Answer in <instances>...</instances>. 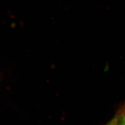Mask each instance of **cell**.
I'll return each instance as SVG.
<instances>
[{
	"mask_svg": "<svg viewBox=\"0 0 125 125\" xmlns=\"http://www.w3.org/2000/svg\"><path fill=\"white\" fill-rule=\"evenodd\" d=\"M125 117L124 114L117 115L107 125H122L125 121Z\"/></svg>",
	"mask_w": 125,
	"mask_h": 125,
	"instance_id": "cell-1",
	"label": "cell"
},
{
	"mask_svg": "<svg viewBox=\"0 0 125 125\" xmlns=\"http://www.w3.org/2000/svg\"><path fill=\"white\" fill-rule=\"evenodd\" d=\"M125 125V121H124V123H123V125Z\"/></svg>",
	"mask_w": 125,
	"mask_h": 125,
	"instance_id": "cell-2",
	"label": "cell"
},
{
	"mask_svg": "<svg viewBox=\"0 0 125 125\" xmlns=\"http://www.w3.org/2000/svg\"></svg>",
	"mask_w": 125,
	"mask_h": 125,
	"instance_id": "cell-3",
	"label": "cell"
}]
</instances>
